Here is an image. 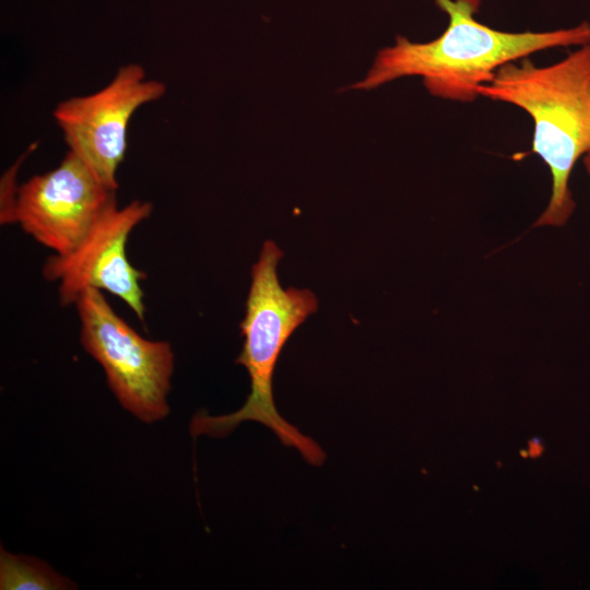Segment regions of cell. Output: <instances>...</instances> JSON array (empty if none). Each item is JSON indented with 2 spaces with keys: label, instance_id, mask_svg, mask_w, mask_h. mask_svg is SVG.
Instances as JSON below:
<instances>
[{
  "label": "cell",
  "instance_id": "cell-1",
  "mask_svg": "<svg viewBox=\"0 0 590 590\" xmlns=\"http://www.w3.org/2000/svg\"><path fill=\"white\" fill-rule=\"evenodd\" d=\"M434 2L449 17L442 34L426 43L398 36L393 46L377 52L366 76L351 88L371 90L404 76H421L433 96L470 103L480 97L479 86L508 62L538 51L590 44L588 21L553 31L505 32L474 17L481 0Z\"/></svg>",
  "mask_w": 590,
  "mask_h": 590
},
{
  "label": "cell",
  "instance_id": "cell-2",
  "mask_svg": "<svg viewBox=\"0 0 590 590\" xmlns=\"http://www.w3.org/2000/svg\"><path fill=\"white\" fill-rule=\"evenodd\" d=\"M477 93L531 117V153L543 160L552 178L548 203L534 227L565 225L576 206L570 175L590 146V44L547 66H536L529 57L508 62Z\"/></svg>",
  "mask_w": 590,
  "mask_h": 590
},
{
  "label": "cell",
  "instance_id": "cell-3",
  "mask_svg": "<svg viewBox=\"0 0 590 590\" xmlns=\"http://www.w3.org/2000/svg\"><path fill=\"white\" fill-rule=\"evenodd\" d=\"M282 256L280 248L267 240L251 268L246 315L240 322L245 341L236 359L250 377L247 400L229 414L211 416L198 412L191 420L190 433L220 438L240 423L255 421L270 428L284 446L296 448L308 463L321 465L326 458L321 447L285 421L273 399L272 377L279 355L293 332L318 308V299L311 291L281 286L278 263Z\"/></svg>",
  "mask_w": 590,
  "mask_h": 590
},
{
  "label": "cell",
  "instance_id": "cell-4",
  "mask_svg": "<svg viewBox=\"0 0 590 590\" xmlns=\"http://www.w3.org/2000/svg\"><path fill=\"white\" fill-rule=\"evenodd\" d=\"M75 306L82 346L103 367L118 402L144 423L163 420L169 413L172 345L141 337L96 288L85 290Z\"/></svg>",
  "mask_w": 590,
  "mask_h": 590
},
{
  "label": "cell",
  "instance_id": "cell-5",
  "mask_svg": "<svg viewBox=\"0 0 590 590\" xmlns=\"http://www.w3.org/2000/svg\"><path fill=\"white\" fill-rule=\"evenodd\" d=\"M166 93V85L148 80L137 63L121 66L103 88L60 102L54 118L74 153L109 190L119 185L117 170L128 148V127L141 106Z\"/></svg>",
  "mask_w": 590,
  "mask_h": 590
},
{
  "label": "cell",
  "instance_id": "cell-6",
  "mask_svg": "<svg viewBox=\"0 0 590 590\" xmlns=\"http://www.w3.org/2000/svg\"><path fill=\"white\" fill-rule=\"evenodd\" d=\"M152 210L150 202L140 200L119 208L114 197L72 251L47 258L43 275L48 281H58L62 306L75 304L85 290L96 288L119 297L140 322H145L140 281L146 275L129 262L126 247L132 229Z\"/></svg>",
  "mask_w": 590,
  "mask_h": 590
},
{
  "label": "cell",
  "instance_id": "cell-7",
  "mask_svg": "<svg viewBox=\"0 0 590 590\" xmlns=\"http://www.w3.org/2000/svg\"><path fill=\"white\" fill-rule=\"evenodd\" d=\"M115 197L68 151L58 167L35 175L17 190L14 223L56 255L72 251Z\"/></svg>",
  "mask_w": 590,
  "mask_h": 590
},
{
  "label": "cell",
  "instance_id": "cell-8",
  "mask_svg": "<svg viewBox=\"0 0 590 590\" xmlns=\"http://www.w3.org/2000/svg\"><path fill=\"white\" fill-rule=\"evenodd\" d=\"M76 586L48 564L26 555H16L1 546V590H64Z\"/></svg>",
  "mask_w": 590,
  "mask_h": 590
},
{
  "label": "cell",
  "instance_id": "cell-9",
  "mask_svg": "<svg viewBox=\"0 0 590 590\" xmlns=\"http://www.w3.org/2000/svg\"><path fill=\"white\" fill-rule=\"evenodd\" d=\"M24 160L21 158L3 175L1 182V224L14 223V209L16 203L17 190L14 187L16 169Z\"/></svg>",
  "mask_w": 590,
  "mask_h": 590
},
{
  "label": "cell",
  "instance_id": "cell-10",
  "mask_svg": "<svg viewBox=\"0 0 590 590\" xmlns=\"http://www.w3.org/2000/svg\"><path fill=\"white\" fill-rule=\"evenodd\" d=\"M542 451H543V445H542V441L539 438H533L532 440H530V442H529V453H530V456L536 457V456L541 455Z\"/></svg>",
  "mask_w": 590,
  "mask_h": 590
},
{
  "label": "cell",
  "instance_id": "cell-11",
  "mask_svg": "<svg viewBox=\"0 0 590 590\" xmlns=\"http://www.w3.org/2000/svg\"><path fill=\"white\" fill-rule=\"evenodd\" d=\"M583 158V165L587 169V173L589 174L590 176V146L588 149V151L586 152V154L582 156Z\"/></svg>",
  "mask_w": 590,
  "mask_h": 590
}]
</instances>
